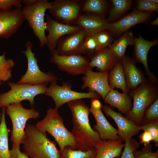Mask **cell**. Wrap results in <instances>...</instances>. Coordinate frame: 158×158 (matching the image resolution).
Listing matches in <instances>:
<instances>
[{
	"label": "cell",
	"instance_id": "13",
	"mask_svg": "<svg viewBox=\"0 0 158 158\" xmlns=\"http://www.w3.org/2000/svg\"><path fill=\"white\" fill-rule=\"evenodd\" d=\"M102 105L97 99H91L90 112L96 121L94 129L99 133L102 140L120 139L117 130L113 127L107 120L102 110Z\"/></svg>",
	"mask_w": 158,
	"mask_h": 158
},
{
	"label": "cell",
	"instance_id": "2",
	"mask_svg": "<svg viewBox=\"0 0 158 158\" xmlns=\"http://www.w3.org/2000/svg\"><path fill=\"white\" fill-rule=\"evenodd\" d=\"M24 152L30 158H60L61 152L46 133L35 125L27 124L22 142Z\"/></svg>",
	"mask_w": 158,
	"mask_h": 158
},
{
	"label": "cell",
	"instance_id": "17",
	"mask_svg": "<svg viewBox=\"0 0 158 158\" xmlns=\"http://www.w3.org/2000/svg\"><path fill=\"white\" fill-rule=\"evenodd\" d=\"M109 72H96L89 69L82 78L81 88H87L89 92H95L103 99L111 89L108 82Z\"/></svg>",
	"mask_w": 158,
	"mask_h": 158
},
{
	"label": "cell",
	"instance_id": "31",
	"mask_svg": "<svg viewBox=\"0 0 158 158\" xmlns=\"http://www.w3.org/2000/svg\"><path fill=\"white\" fill-rule=\"evenodd\" d=\"M96 151L95 148L87 151L73 150L66 147L61 152L60 158H95Z\"/></svg>",
	"mask_w": 158,
	"mask_h": 158
},
{
	"label": "cell",
	"instance_id": "37",
	"mask_svg": "<svg viewBox=\"0 0 158 158\" xmlns=\"http://www.w3.org/2000/svg\"><path fill=\"white\" fill-rule=\"evenodd\" d=\"M136 9L138 10L148 12H157L158 5L151 0H138L136 1Z\"/></svg>",
	"mask_w": 158,
	"mask_h": 158
},
{
	"label": "cell",
	"instance_id": "11",
	"mask_svg": "<svg viewBox=\"0 0 158 158\" xmlns=\"http://www.w3.org/2000/svg\"><path fill=\"white\" fill-rule=\"evenodd\" d=\"M49 62L56 64L61 70L73 75L85 74L90 68V58L81 54L62 55L51 54Z\"/></svg>",
	"mask_w": 158,
	"mask_h": 158
},
{
	"label": "cell",
	"instance_id": "45",
	"mask_svg": "<svg viewBox=\"0 0 158 158\" xmlns=\"http://www.w3.org/2000/svg\"><path fill=\"white\" fill-rule=\"evenodd\" d=\"M1 84H2V82H1L0 81V86L1 85ZM1 114L0 113V121L1 120Z\"/></svg>",
	"mask_w": 158,
	"mask_h": 158
},
{
	"label": "cell",
	"instance_id": "22",
	"mask_svg": "<svg viewBox=\"0 0 158 158\" xmlns=\"http://www.w3.org/2000/svg\"><path fill=\"white\" fill-rule=\"evenodd\" d=\"M119 60L106 48L100 50L90 58V68H96L100 72H108Z\"/></svg>",
	"mask_w": 158,
	"mask_h": 158
},
{
	"label": "cell",
	"instance_id": "42",
	"mask_svg": "<svg viewBox=\"0 0 158 158\" xmlns=\"http://www.w3.org/2000/svg\"><path fill=\"white\" fill-rule=\"evenodd\" d=\"M37 0H21L22 3L25 5V6L31 5L34 4Z\"/></svg>",
	"mask_w": 158,
	"mask_h": 158
},
{
	"label": "cell",
	"instance_id": "39",
	"mask_svg": "<svg viewBox=\"0 0 158 158\" xmlns=\"http://www.w3.org/2000/svg\"><path fill=\"white\" fill-rule=\"evenodd\" d=\"M13 6L21 8L22 6L20 0H0V10L8 11L12 9Z\"/></svg>",
	"mask_w": 158,
	"mask_h": 158
},
{
	"label": "cell",
	"instance_id": "32",
	"mask_svg": "<svg viewBox=\"0 0 158 158\" xmlns=\"http://www.w3.org/2000/svg\"><path fill=\"white\" fill-rule=\"evenodd\" d=\"M100 50L97 41L94 35H87L83 42L82 54L90 58Z\"/></svg>",
	"mask_w": 158,
	"mask_h": 158
},
{
	"label": "cell",
	"instance_id": "33",
	"mask_svg": "<svg viewBox=\"0 0 158 158\" xmlns=\"http://www.w3.org/2000/svg\"><path fill=\"white\" fill-rule=\"evenodd\" d=\"M100 50L109 48L113 42V35L107 30L100 31L93 34Z\"/></svg>",
	"mask_w": 158,
	"mask_h": 158
},
{
	"label": "cell",
	"instance_id": "24",
	"mask_svg": "<svg viewBox=\"0 0 158 158\" xmlns=\"http://www.w3.org/2000/svg\"><path fill=\"white\" fill-rule=\"evenodd\" d=\"M104 99L105 103L117 108L123 114H127L132 107L131 97L127 93H121L113 89L109 92Z\"/></svg>",
	"mask_w": 158,
	"mask_h": 158
},
{
	"label": "cell",
	"instance_id": "41",
	"mask_svg": "<svg viewBox=\"0 0 158 158\" xmlns=\"http://www.w3.org/2000/svg\"><path fill=\"white\" fill-rule=\"evenodd\" d=\"M10 158H30L24 152H22L20 147H12L10 150Z\"/></svg>",
	"mask_w": 158,
	"mask_h": 158
},
{
	"label": "cell",
	"instance_id": "5",
	"mask_svg": "<svg viewBox=\"0 0 158 158\" xmlns=\"http://www.w3.org/2000/svg\"><path fill=\"white\" fill-rule=\"evenodd\" d=\"M5 111L10 117L12 124L11 141L12 143V147H20L24 136L27 121L30 119L38 118L39 113L34 108H24L21 102L6 106Z\"/></svg>",
	"mask_w": 158,
	"mask_h": 158
},
{
	"label": "cell",
	"instance_id": "40",
	"mask_svg": "<svg viewBox=\"0 0 158 158\" xmlns=\"http://www.w3.org/2000/svg\"><path fill=\"white\" fill-rule=\"evenodd\" d=\"M141 144H143L144 147L148 145L151 141H153V138L148 131H143L139 137Z\"/></svg>",
	"mask_w": 158,
	"mask_h": 158
},
{
	"label": "cell",
	"instance_id": "3",
	"mask_svg": "<svg viewBox=\"0 0 158 158\" xmlns=\"http://www.w3.org/2000/svg\"><path fill=\"white\" fill-rule=\"evenodd\" d=\"M35 126L40 130L48 132L54 137L59 147L61 152L67 147L72 149H77L76 141L71 132L64 126L63 119L58 110L48 109L45 117Z\"/></svg>",
	"mask_w": 158,
	"mask_h": 158
},
{
	"label": "cell",
	"instance_id": "19",
	"mask_svg": "<svg viewBox=\"0 0 158 158\" xmlns=\"http://www.w3.org/2000/svg\"><path fill=\"white\" fill-rule=\"evenodd\" d=\"M120 60L128 90H134L147 82L142 72L136 67L133 59L125 55Z\"/></svg>",
	"mask_w": 158,
	"mask_h": 158
},
{
	"label": "cell",
	"instance_id": "16",
	"mask_svg": "<svg viewBox=\"0 0 158 158\" xmlns=\"http://www.w3.org/2000/svg\"><path fill=\"white\" fill-rule=\"evenodd\" d=\"M152 15V13L141 11L136 9L120 20L109 23L107 30L113 35H119L138 24L147 22Z\"/></svg>",
	"mask_w": 158,
	"mask_h": 158
},
{
	"label": "cell",
	"instance_id": "15",
	"mask_svg": "<svg viewBox=\"0 0 158 158\" xmlns=\"http://www.w3.org/2000/svg\"><path fill=\"white\" fill-rule=\"evenodd\" d=\"M102 109L106 115L111 118L115 122L118 128V135L122 141L132 138L140 132L139 126L120 113L114 111L107 105H102Z\"/></svg>",
	"mask_w": 158,
	"mask_h": 158
},
{
	"label": "cell",
	"instance_id": "12",
	"mask_svg": "<svg viewBox=\"0 0 158 158\" xmlns=\"http://www.w3.org/2000/svg\"><path fill=\"white\" fill-rule=\"evenodd\" d=\"M46 30L48 32L46 45L51 54L56 50L58 41L62 37L75 33L83 29L76 25H69L59 22L48 14L45 16Z\"/></svg>",
	"mask_w": 158,
	"mask_h": 158
},
{
	"label": "cell",
	"instance_id": "30",
	"mask_svg": "<svg viewBox=\"0 0 158 158\" xmlns=\"http://www.w3.org/2000/svg\"><path fill=\"white\" fill-rule=\"evenodd\" d=\"M6 53L0 55V81H7L12 77V69L14 65L13 60L11 59H6Z\"/></svg>",
	"mask_w": 158,
	"mask_h": 158
},
{
	"label": "cell",
	"instance_id": "29",
	"mask_svg": "<svg viewBox=\"0 0 158 158\" xmlns=\"http://www.w3.org/2000/svg\"><path fill=\"white\" fill-rule=\"evenodd\" d=\"M112 6L109 13L107 20L109 23L119 18L131 7V0H111Z\"/></svg>",
	"mask_w": 158,
	"mask_h": 158
},
{
	"label": "cell",
	"instance_id": "14",
	"mask_svg": "<svg viewBox=\"0 0 158 158\" xmlns=\"http://www.w3.org/2000/svg\"><path fill=\"white\" fill-rule=\"evenodd\" d=\"M25 20L21 8L0 10V38L10 37L18 31Z\"/></svg>",
	"mask_w": 158,
	"mask_h": 158
},
{
	"label": "cell",
	"instance_id": "18",
	"mask_svg": "<svg viewBox=\"0 0 158 158\" xmlns=\"http://www.w3.org/2000/svg\"><path fill=\"white\" fill-rule=\"evenodd\" d=\"M87 35L82 29L62 37L58 41L54 52L62 55L81 54L83 45Z\"/></svg>",
	"mask_w": 158,
	"mask_h": 158
},
{
	"label": "cell",
	"instance_id": "10",
	"mask_svg": "<svg viewBox=\"0 0 158 158\" xmlns=\"http://www.w3.org/2000/svg\"><path fill=\"white\" fill-rule=\"evenodd\" d=\"M82 1L79 0H55L51 2L49 12L57 21L75 25L82 13Z\"/></svg>",
	"mask_w": 158,
	"mask_h": 158
},
{
	"label": "cell",
	"instance_id": "8",
	"mask_svg": "<svg viewBox=\"0 0 158 158\" xmlns=\"http://www.w3.org/2000/svg\"><path fill=\"white\" fill-rule=\"evenodd\" d=\"M26 49L23 51L28 61V68L25 73L17 82L18 84L47 85L49 83L56 80L57 77L50 72L44 73L40 69L37 60L32 51L33 45L30 41L26 43Z\"/></svg>",
	"mask_w": 158,
	"mask_h": 158
},
{
	"label": "cell",
	"instance_id": "43",
	"mask_svg": "<svg viewBox=\"0 0 158 158\" xmlns=\"http://www.w3.org/2000/svg\"><path fill=\"white\" fill-rule=\"evenodd\" d=\"M147 24H150L152 25L153 26L158 25V17L153 21L147 23Z\"/></svg>",
	"mask_w": 158,
	"mask_h": 158
},
{
	"label": "cell",
	"instance_id": "7",
	"mask_svg": "<svg viewBox=\"0 0 158 158\" xmlns=\"http://www.w3.org/2000/svg\"><path fill=\"white\" fill-rule=\"evenodd\" d=\"M10 90L0 94V108L12 104L28 101L31 106L34 104V99L37 95L45 94L47 88L44 85L18 84L8 82Z\"/></svg>",
	"mask_w": 158,
	"mask_h": 158
},
{
	"label": "cell",
	"instance_id": "25",
	"mask_svg": "<svg viewBox=\"0 0 158 158\" xmlns=\"http://www.w3.org/2000/svg\"><path fill=\"white\" fill-rule=\"evenodd\" d=\"M108 74V82L111 89L118 88L123 93L128 91L123 66L120 60H118L110 70Z\"/></svg>",
	"mask_w": 158,
	"mask_h": 158
},
{
	"label": "cell",
	"instance_id": "9",
	"mask_svg": "<svg viewBox=\"0 0 158 158\" xmlns=\"http://www.w3.org/2000/svg\"><path fill=\"white\" fill-rule=\"evenodd\" d=\"M72 87L69 83L65 82L60 86L55 80L50 83L45 94L53 99L55 104L54 108L57 110L64 104L75 100L85 98L98 99L101 97L95 92H77L72 90Z\"/></svg>",
	"mask_w": 158,
	"mask_h": 158
},
{
	"label": "cell",
	"instance_id": "36",
	"mask_svg": "<svg viewBox=\"0 0 158 158\" xmlns=\"http://www.w3.org/2000/svg\"><path fill=\"white\" fill-rule=\"evenodd\" d=\"M140 130L148 131L153 138L152 141L156 147L158 146V121L142 124L139 126Z\"/></svg>",
	"mask_w": 158,
	"mask_h": 158
},
{
	"label": "cell",
	"instance_id": "34",
	"mask_svg": "<svg viewBox=\"0 0 158 158\" xmlns=\"http://www.w3.org/2000/svg\"><path fill=\"white\" fill-rule=\"evenodd\" d=\"M156 121H158V97L145 111L142 124Z\"/></svg>",
	"mask_w": 158,
	"mask_h": 158
},
{
	"label": "cell",
	"instance_id": "20",
	"mask_svg": "<svg viewBox=\"0 0 158 158\" xmlns=\"http://www.w3.org/2000/svg\"><path fill=\"white\" fill-rule=\"evenodd\" d=\"M158 43L157 39L152 41L145 40L140 35L138 37H135L134 55L137 60L141 63L143 66L148 75L149 80L156 81L157 79L149 70L148 65L147 57L148 52L153 46L157 45Z\"/></svg>",
	"mask_w": 158,
	"mask_h": 158
},
{
	"label": "cell",
	"instance_id": "27",
	"mask_svg": "<svg viewBox=\"0 0 158 158\" xmlns=\"http://www.w3.org/2000/svg\"><path fill=\"white\" fill-rule=\"evenodd\" d=\"M108 9L105 0H85L82 1V12L104 17Z\"/></svg>",
	"mask_w": 158,
	"mask_h": 158
},
{
	"label": "cell",
	"instance_id": "35",
	"mask_svg": "<svg viewBox=\"0 0 158 158\" xmlns=\"http://www.w3.org/2000/svg\"><path fill=\"white\" fill-rule=\"evenodd\" d=\"M124 144V150L120 158H135L134 152L139 147L137 141L132 138L126 140Z\"/></svg>",
	"mask_w": 158,
	"mask_h": 158
},
{
	"label": "cell",
	"instance_id": "1",
	"mask_svg": "<svg viewBox=\"0 0 158 158\" xmlns=\"http://www.w3.org/2000/svg\"><path fill=\"white\" fill-rule=\"evenodd\" d=\"M67 104L72 116L73 127L71 132L76 141L77 150L87 151L94 148L102 140L98 133L90 125V108L82 99Z\"/></svg>",
	"mask_w": 158,
	"mask_h": 158
},
{
	"label": "cell",
	"instance_id": "23",
	"mask_svg": "<svg viewBox=\"0 0 158 158\" xmlns=\"http://www.w3.org/2000/svg\"><path fill=\"white\" fill-rule=\"evenodd\" d=\"M120 139L102 140L95 147V158L119 157L121 154L124 144Z\"/></svg>",
	"mask_w": 158,
	"mask_h": 158
},
{
	"label": "cell",
	"instance_id": "38",
	"mask_svg": "<svg viewBox=\"0 0 158 158\" xmlns=\"http://www.w3.org/2000/svg\"><path fill=\"white\" fill-rule=\"evenodd\" d=\"M152 145L150 143L140 150L135 151L134 153L135 158H158V152H152Z\"/></svg>",
	"mask_w": 158,
	"mask_h": 158
},
{
	"label": "cell",
	"instance_id": "21",
	"mask_svg": "<svg viewBox=\"0 0 158 158\" xmlns=\"http://www.w3.org/2000/svg\"><path fill=\"white\" fill-rule=\"evenodd\" d=\"M109 23L104 17L95 15L83 13L76 21L75 25L81 27L88 35L107 30Z\"/></svg>",
	"mask_w": 158,
	"mask_h": 158
},
{
	"label": "cell",
	"instance_id": "4",
	"mask_svg": "<svg viewBox=\"0 0 158 158\" xmlns=\"http://www.w3.org/2000/svg\"><path fill=\"white\" fill-rule=\"evenodd\" d=\"M156 82L149 80L129 92L133 102L131 110L125 114L126 117L139 126L142 124L145 111L158 97Z\"/></svg>",
	"mask_w": 158,
	"mask_h": 158
},
{
	"label": "cell",
	"instance_id": "28",
	"mask_svg": "<svg viewBox=\"0 0 158 158\" xmlns=\"http://www.w3.org/2000/svg\"><path fill=\"white\" fill-rule=\"evenodd\" d=\"M5 107L2 108L0 123V158H10L8 143V130L5 117Z\"/></svg>",
	"mask_w": 158,
	"mask_h": 158
},
{
	"label": "cell",
	"instance_id": "44",
	"mask_svg": "<svg viewBox=\"0 0 158 158\" xmlns=\"http://www.w3.org/2000/svg\"><path fill=\"white\" fill-rule=\"evenodd\" d=\"M151 1L153 2V3L158 4V0H151Z\"/></svg>",
	"mask_w": 158,
	"mask_h": 158
},
{
	"label": "cell",
	"instance_id": "26",
	"mask_svg": "<svg viewBox=\"0 0 158 158\" xmlns=\"http://www.w3.org/2000/svg\"><path fill=\"white\" fill-rule=\"evenodd\" d=\"M123 33L118 38L113 42L108 48L119 60L125 56L127 47L133 45L134 44L135 37L132 32L128 31Z\"/></svg>",
	"mask_w": 158,
	"mask_h": 158
},
{
	"label": "cell",
	"instance_id": "6",
	"mask_svg": "<svg viewBox=\"0 0 158 158\" xmlns=\"http://www.w3.org/2000/svg\"><path fill=\"white\" fill-rule=\"evenodd\" d=\"M51 5V2L47 0H37L33 4L21 8L25 20L38 38L40 48L46 44L44 16L46 11L49 9Z\"/></svg>",
	"mask_w": 158,
	"mask_h": 158
}]
</instances>
